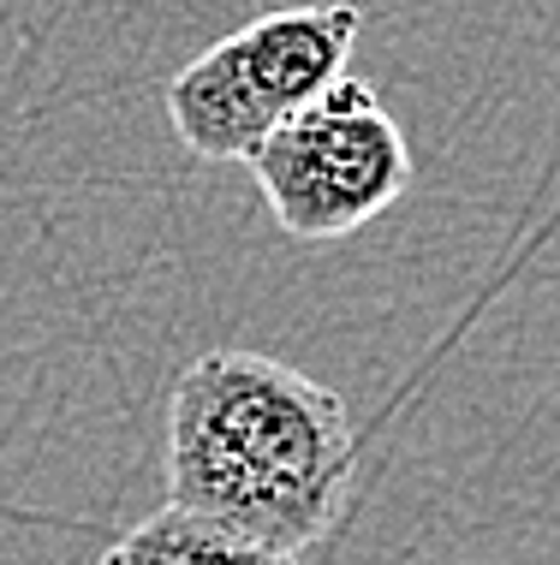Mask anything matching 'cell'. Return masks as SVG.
I'll return each mask as SVG.
<instances>
[{
  "label": "cell",
  "mask_w": 560,
  "mask_h": 565,
  "mask_svg": "<svg viewBox=\"0 0 560 565\" xmlns=\"http://www.w3.org/2000/svg\"><path fill=\"white\" fill-rule=\"evenodd\" d=\"M358 429L335 387L263 351H203L168 393V507L305 554L352 500Z\"/></svg>",
  "instance_id": "1"
},
{
  "label": "cell",
  "mask_w": 560,
  "mask_h": 565,
  "mask_svg": "<svg viewBox=\"0 0 560 565\" xmlns=\"http://www.w3.org/2000/svg\"><path fill=\"white\" fill-rule=\"evenodd\" d=\"M96 565H298V554L245 542L197 512L161 507L156 518L131 524L126 536H114V547Z\"/></svg>",
  "instance_id": "4"
},
{
  "label": "cell",
  "mask_w": 560,
  "mask_h": 565,
  "mask_svg": "<svg viewBox=\"0 0 560 565\" xmlns=\"http://www.w3.org/2000/svg\"><path fill=\"white\" fill-rule=\"evenodd\" d=\"M245 167L281 233L305 244L358 233L412 191V143L358 72H340L286 114Z\"/></svg>",
  "instance_id": "3"
},
{
  "label": "cell",
  "mask_w": 560,
  "mask_h": 565,
  "mask_svg": "<svg viewBox=\"0 0 560 565\" xmlns=\"http://www.w3.org/2000/svg\"><path fill=\"white\" fill-rule=\"evenodd\" d=\"M358 7H281L209 42L168 84L173 137L197 161H251V149L352 66Z\"/></svg>",
  "instance_id": "2"
}]
</instances>
